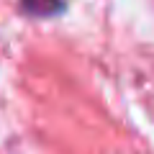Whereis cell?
<instances>
[{
	"mask_svg": "<svg viewBox=\"0 0 154 154\" xmlns=\"http://www.w3.org/2000/svg\"><path fill=\"white\" fill-rule=\"evenodd\" d=\"M21 8L28 16L46 18V16H54V13L62 11V0H21Z\"/></svg>",
	"mask_w": 154,
	"mask_h": 154,
	"instance_id": "1",
	"label": "cell"
}]
</instances>
